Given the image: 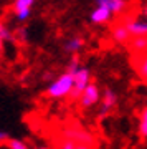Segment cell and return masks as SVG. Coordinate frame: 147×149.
<instances>
[{
    "label": "cell",
    "instance_id": "cell-1",
    "mask_svg": "<svg viewBox=\"0 0 147 149\" xmlns=\"http://www.w3.org/2000/svg\"><path fill=\"white\" fill-rule=\"evenodd\" d=\"M73 86H74V76L69 71H64L63 74H60L56 80H53L50 83L45 95L48 98H53V100H61V98H66V96L71 95Z\"/></svg>",
    "mask_w": 147,
    "mask_h": 149
},
{
    "label": "cell",
    "instance_id": "cell-2",
    "mask_svg": "<svg viewBox=\"0 0 147 149\" xmlns=\"http://www.w3.org/2000/svg\"><path fill=\"white\" fill-rule=\"evenodd\" d=\"M73 76H74V86H73V91H71L69 98L76 101V100L81 98L83 91L89 86V83H91V73H89V70H88V68L81 66V68L73 74Z\"/></svg>",
    "mask_w": 147,
    "mask_h": 149
},
{
    "label": "cell",
    "instance_id": "cell-3",
    "mask_svg": "<svg viewBox=\"0 0 147 149\" xmlns=\"http://www.w3.org/2000/svg\"><path fill=\"white\" fill-rule=\"evenodd\" d=\"M64 139H69L73 141L74 144H88V146H94V138L93 134L84 131L83 128L79 126H66L63 129Z\"/></svg>",
    "mask_w": 147,
    "mask_h": 149
},
{
    "label": "cell",
    "instance_id": "cell-4",
    "mask_svg": "<svg viewBox=\"0 0 147 149\" xmlns=\"http://www.w3.org/2000/svg\"><path fill=\"white\" fill-rule=\"evenodd\" d=\"M101 98H103V95H101L98 85L96 83H89V86L83 91V95H81V98H79L78 101L81 104V108L88 109V108H93L98 103H101Z\"/></svg>",
    "mask_w": 147,
    "mask_h": 149
},
{
    "label": "cell",
    "instance_id": "cell-5",
    "mask_svg": "<svg viewBox=\"0 0 147 149\" xmlns=\"http://www.w3.org/2000/svg\"><path fill=\"white\" fill-rule=\"evenodd\" d=\"M126 28L132 38L147 37V17H136L126 22Z\"/></svg>",
    "mask_w": 147,
    "mask_h": 149
},
{
    "label": "cell",
    "instance_id": "cell-6",
    "mask_svg": "<svg viewBox=\"0 0 147 149\" xmlns=\"http://www.w3.org/2000/svg\"><path fill=\"white\" fill-rule=\"evenodd\" d=\"M35 0H15L13 2V13L18 22H25L32 13Z\"/></svg>",
    "mask_w": 147,
    "mask_h": 149
},
{
    "label": "cell",
    "instance_id": "cell-7",
    "mask_svg": "<svg viewBox=\"0 0 147 149\" xmlns=\"http://www.w3.org/2000/svg\"><path fill=\"white\" fill-rule=\"evenodd\" d=\"M89 18H91L93 23H96V25H104V23H107V22L112 18V12H111L109 8H106V7L96 5V8L91 12Z\"/></svg>",
    "mask_w": 147,
    "mask_h": 149
},
{
    "label": "cell",
    "instance_id": "cell-8",
    "mask_svg": "<svg viewBox=\"0 0 147 149\" xmlns=\"http://www.w3.org/2000/svg\"><path fill=\"white\" fill-rule=\"evenodd\" d=\"M116 103H117V96H116V93L112 90H104V93H103V98H101V111L99 114L101 116H104L106 113H109L112 108L116 106Z\"/></svg>",
    "mask_w": 147,
    "mask_h": 149
},
{
    "label": "cell",
    "instance_id": "cell-9",
    "mask_svg": "<svg viewBox=\"0 0 147 149\" xmlns=\"http://www.w3.org/2000/svg\"><path fill=\"white\" fill-rule=\"evenodd\" d=\"M94 2H96V5L109 8L112 13H122L126 10V5H127L126 0H94Z\"/></svg>",
    "mask_w": 147,
    "mask_h": 149
},
{
    "label": "cell",
    "instance_id": "cell-10",
    "mask_svg": "<svg viewBox=\"0 0 147 149\" xmlns=\"http://www.w3.org/2000/svg\"><path fill=\"white\" fill-rule=\"evenodd\" d=\"M111 33H112L114 42H117V43H127L129 38H131V35H129V32H127V28H126V23H117V25H114Z\"/></svg>",
    "mask_w": 147,
    "mask_h": 149
},
{
    "label": "cell",
    "instance_id": "cell-11",
    "mask_svg": "<svg viewBox=\"0 0 147 149\" xmlns=\"http://www.w3.org/2000/svg\"><path fill=\"white\" fill-rule=\"evenodd\" d=\"M83 45H84V40L81 37H73L64 43V52H68V53H78L79 50L83 48Z\"/></svg>",
    "mask_w": 147,
    "mask_h": 149
},
{
    "label": "cell",
    "instance_id": "cell-12",
    "mask_svg": "<svg viewBox=\"0 0 147 149\" xmlns=\"http://www.w3.org/2000/svg\"><path fill=\"white\" fill-rule=\"evenodd\" d=\"M131 50L137 53H147V37H137L131 40Z\"/></svg>",
    "mask_w": 147,
    "mask_h": 149
},
{
    "label": "cell",
    "instance_id": "cell-13",
    "mask_svg": "<svg viewBox=\"0 0 147 149\" xmlns=\"http://www.w3.org/2000/svg\"><path fill=\"white\" fill-rule=\"evenodd\" d=\"M139 136L147 138V106L139 114Z\"/></svg>",
    "mask_w": 147,
    "mask_h": 149
},
{
    "label": "cell",
    "instance_id": "cell-14",
    "mask_svg": "<svg viewBox=\"0 0 147 149\" xmlns=\"http://www.w3.org/2000/svg\"><path fill=\"white\" fill-rule=\"evenodd\" d=\"M137 73L141 74L142 80L147 81V53H144L137 61Z\"/></svg>",
    "mask_w": 147,
    "mask_h": 149
},
{
    "label": "cell",
    "instance_id": "cell-15",
    "mask_svg": "<svg viewBox=\"0 0 147 149\" xmlns=\"http://www.w3.org/2000/svg\"><path fill=\"white\" fill-rule=\"evenodd\" d=\"M5 148L7 149H30L25 141L17 139V138H10V139H8V141L5 143Z\"/></svg>",
    "mask_w": 147,
    "mask_h": 149
},
{
    "label": "cell",
    "instance_id": "cell-16",
    "mask_svg": "<svg viewBox=\"0 0 147 149\" xmlns=\"http://www.w3.org/2000/svg\"><path fill=\"white\" fill-rule=\"evenodd\" d=\"M0 38L3 40V42H8V40H12V33L10 30L3 25V23H0Z\"/></svg>",
    "mask_w": 147,
    "mask_h": 149
},
{
    "label": "cell",
    "instance_id": "cell-17",
    "mask_svg": "<svg viewBox=\"0 0 147 149\" xmlns=\"http://www.w3.org/2000/svg\"><path fill=\"white\" fill-rule=\"evenodd\" d=\"M60 149H76V144H74L73 141H69V139H63Z\"/></svg>",
    "mask_w": 147,
    "mask_h": 149
},
{
    "label": "cell",
    "instance_id": "cell-18",
    "mask_svg": "<svg viewBox=\"0 0 147 149\" xmlns=\"http://www.w3.org/2000/svg\"><path fill=\"white\" fill-rule=\"evenodd\" d=\"M8 139H10V136H8L5 131H2V129H0V146H2V144L5 146V143L8 141Z\"/></svg>",
    "mask_w": 147,
    "mask_h": 149
},
{
    "label": "cell",
    "instance_id": "cell-19",
    "mask_svg": "<svg viewBox=\"0 0 147 149\" xmlns=\"http://www.w3.org/2000/svg\"><path fill=\"white\" fill-rule=\"evenodd\" d=\"M76 149H94V146H88V144H76Z\"/></svg>",
    "mask_w": 147,
    "mask_h": 149
},
{
    "label": "cell",
    "instance_id": "cell-20",
    "mask_svg": "<svg viewBox=\"0 0 147 149\" xmlns=\"http://www.w3.org/2000/svg\"><path fill=\"white\" fill-rule=\"evenodd\" d=\"M2 50H3V40L0 38V53H2Z\"/></svg>",
    "mask_w": 147,
    "mask_h": 149
},
{
    "label": "cell",
    "instance_id": "cell-21",
    "mask_svg": "<svg viewBox=\"0 0 147 149\" xmlns=\"http://www.w3.org/2000/svg\"><path fill=\"white\" fill-rule=\"evenodd\" d=\"M144 17H147V5L144 7Z\"/></svg>",
    "mask_w": 147,
    "mask_h": 149
},
{
    "label": "cell",
    "instance_id": "cell-22",
    "mask_svg": "<svg viewBox=\"0 0 147 149\" xmlns=\"http://www.w3.org/2000/svg\"><path fill=\"white\" fill-rule=\"evenodd\" d=\"M37 149H50V148H45V146H40V148H37Z\"/></svg>",
    "mask_w": 147,
    "mask_h": 149
}]
</instances>
